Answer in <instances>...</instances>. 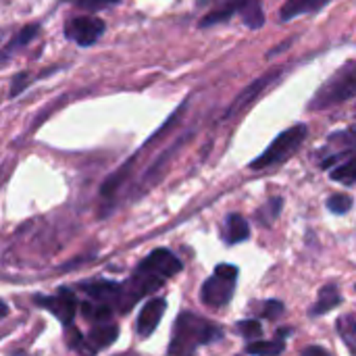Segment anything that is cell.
Instances as JSON below:
<instances>
[{
  "label": "cell",
  "mask_w": 356,
  "mask_h": 356,
  "mask_svg": "<svg viewBox=\"0 0 356 356\" xmlns=\"http://www.w3.org/2000/svg\"><path fill=\"white\" fill-rule=\"evenodd\" d=\"M280 77V71H273V73H267V75H263V77H259L257 81H252L248 88H244L242 92H240V96L234 100V104L227 108V113H225V117H232V115H236V113H240L242 108H246L273 79H277Z\"/></svg>",
  "instance_id": "obj_10"
},
{
  "label": "cell",
  "mask_w": 356,
  "mask_h": 356,
  "mask_svg": "<svg viewBox=\"0 0 356 356\" xmlns=\"http://www.w3.org/2000/svg\"><path fill=\"white\" fill-rule=\"evenodd\" d=\"M300 356H330V353L323 350L321 346H309V348L302 350V355Z\"/></svg>",
  "instance_id": "obj_28"
},
{
  "label": "cell",
  "mask_w": 356,
  "mask_h": 356,
  "mask_svg": "<svg viewBox=\"0 0 356 356\" xmlns=\"http://www.w3.org/2000/svg\"><path fill=\"white\" fill-rule=\"evenodd\" d=\"M113 2H119V0H75L77 6L88 8V10H98V8H104Z\"/></svg>",
  "instance_id": "obj_26"
},
{
  "label": "cell",
  "mask_w": 356,
  "mask_h": 356,
  "mask_svg": "<svg viewBox=\"0 0 356 356\" xmlns=\"http://www.w3.org/2000/svg\"><path fill=\"white\" fill-rule=\"evenodd\" d=\"M83 292L94 300V302H100V305H106V307H119V300H121V286L115 284V282H106V280H96V282H88L81 286Z\"/></svg>",
  "instance_id": "obj_9"
},
{
  "label": "cell",
  "mask_w": 356,
  "mask_h": 356,
  "mask_svg": "<svg viewBox=\"0 0 356 356\" xmlns=\"http://www.w3.org/2000/svg\"><path fill=\"white\" fill-rule=\"evenodd\" d=\"M238 13L242 15V21L250 27V29H259L265 23V15H263V6L261 0H240Z\"/></svg>",
  "instance_id": "obj_14"
},
{
  "label": "cell",
  "mask_w": 356,
  "mask_h": 356,
  "mask_svg": "<svg viewBox=\"0 0 356 356\" xmlns=\"http://www.w3.org/2000/svg\"><path fill=\"white\" fill-rule=\"evenodd\" d=\"M165 309H167L165 298H152L142 307V311L138 315V323H136L140 338H148L150 334H154V330L159 327V323L165 315Z\"/></svg>",
  "instance_id": "obj_8"
},
{
  "label": "cell",
  "mask_w": 356,
  "mask_h": 356,
  "mask_svg": "<svg viewBox=\"0 0 356 356\" xmlns=\"http://www.w3.org/2000/svg\"><path fill=\"white\" fill-rule=\"evenodd\" d=\"M15 356H27V355H15Z\"/></svg>",
  "instance_id": "obj_31"
},
{
  "label": "cell",
  "mask_w": 356,
  "mask_h": 356,
  "mask_svg": "<svg viewBox=\"0 0 356 356\" xmlns=\"http://www.w3.org/2000/svg\"><path fill=\"white\" fill-rule=\"evenodd\" d=\"M238 6H240V0H229L225 6L209 13L204 19H202V27H209V25H215V23H221V21H227L234 13H238Z\"/></svg>",
  "instance_id": "obj_20"
},
{
  "label": "cell",
  "mask_w": 356,
  "mask_h": 356,
  "mask_svg": "<svg viewBox=\"0 0 356 356\" xmlns=\"http://www.w3.org/2000/svg\"><path fill=\"white\" fill-rule=\"evenodd\" d=\"M29 75L27 73H19V75H15V79H13V83H10V98L15 96V94H19L23 88H25V79H27Z\"/></svg>",
  "instance_id": "obj_27"
},
{
  "label": "cell",
  "mask_w": 356,
  "mask_h": 356,
  "mask_svg": "<svg viewBox=\"0 0 356 356\" xmlns=\"http://www.w3.org/2000/svg\"><path fill=\"white\" fill-rule=\"evenodd\" d=\"M307 134H309V127L305 123L286 129L284 134H280L271 142V146L259 159H254L250 163V167L252 169H265V167H271V165H277V163L288 161L302 146V142L307 140Z\"/></svg>",
  "instance_id": "obj_3"
},
{
  "label": "cell",
  "mask_w": 356,
  "mask_h": 356,
  "mask_svg": "<svg viewBox=\"0 0 356 356\" xmlns=\"http://www.w3.org/2000/svg\"><path fill=\"white\" fill-rule=\"evenodd\" d=\"M356 96V63H346L334 73L311 100V108H330Z\"/></svg>",
  "instance_id": "obj_2"
},
{
  "label": "cell",
  "mask_w": 356,
  "mask_h": 356,
  "mask_svg": "<svg viewBox=\"0 0 356 356\" xmlns=\"http://www.w3.org/2000/svg\"><path fill=\"white\" fill-rule=\"evenodd\" d=\"M223 236L227 240V244H240L250 236V225L242 215H229L225 219V229Z\"/></svg>",
  "instance_id": "obj_13"
},
{
  "label": "cell",
  "mask_w": 356,
  "mask_h": 356,
  "mask_svg": "<svg viewBox=\"0 0 356 356\" xmlns=\"http://www.w3.org/2000/svg\"><path fill=\"white\" fill-rule=\"evenodd\" d=\"M140 267H144V269H148V271H152V273H156V275H161V277H173V275H177L179 271H181V263H179V259L171 252V250H165V248H156V250H152L142 263H140Z\"/></svg>",
  "instance_id": "obj_7"
},
{
  "label": "cell",
  "mask_w": 356,
  "mask_h": 356,
  "mask_svg": "<svg viewBox=\"0 0 356 356\" xmlns=\"http://www.w3.org/2000/svg\"><path fill=\"white\" fill-rule=\"evenodd\" d=\"M348 348H350V353H353V355L356 356V340H355V342H353V344H348Z\"/></svg>",
  "instance_id": "obj_29"
},
{
  "label": "cell",
  "mask_w": 356,
  "mask_h": 356,
  "mask_svg": "<svg viewBox=\"0 0 356 356\" xmlns=\"http://www.w3.org/2000/svg\"><path fill=\"white\" fill-rule=\"evenodd\" d=\"M38 29H40V25H27V27H23V31H19V33L13 38V42L6 46V50H13L15 46H23V44H27L29 40H33V38L38 35Z\"/></svg>",
  "instance_id": "obj_24"
},
{
  "label": "cell",
  "mask_w": 356,
  "mask_h": 356,
  "mask_svg": "<svg viewBox=\"0 0 356 356\" xmlns=\"http://www.w3.org/2000/svg\"><path fill=\"white\" fill-rule=\"evenodd\" d=\"M117 336H119V327L117 325H113V323H98V325L92 327V332L88 334V340L86 342L96 353L100 348L111 346L117 340Z\"/></svg>",
  "instance_id": "obj_11"
},
{
  "label": "cell",
  "mask_w": 356,
  "mask_h": 356,
  "mask_svg": "<svg viewBox=\"0 0 356 356\" xmlns=\"http://www.w3.org/2000/svg\"><path fill=\"white\" fill-rule=\"evenodd\" d=\"M338 334L342 336L344 344H353L356 340V315H344L338 319Z\"/></svg>",
  "instance_id": "obj_21"
},
{
  "label": "cell",
  "mask_w": 356,
  "mask_h": 356,
  "mask_svg": "<svg viewBox=\"0 0 356 356\" xmlns=\"http://www.w3.org/2000/svg\"><path fill=\"white\" fill-rule=\"evenodd\" d=\"M236 280H238V267H234V265H219L215 269V273L202 284L200 300L204 302V307L221 309V307L229 305V300L234 298Z\"/></svg>",
  "instance_id": "obj_4"
},
{
  "label": "cell",
  "mask_w": 356,
  "mask_h": 356,
  "mask_svg": "<svg viewBox=\"0 0 356 356\" xmlns=\"http://www.w3.org/2000/svg\"><path fill=\"white\" fill-rule=\"evenodd\" d=\"M113 309L106 307V305H100V302H83L81 305V315L92 321V323H106V319L111 317Z\"/></svg>",
  "instance_id": "obj_17"
},
{
  "label": "cell",
  "mask_w": 356,
  "mask_h": 356,
  "mask_svg": "<svg viewBox=\"0 0 356 356\" xmlns=\"http://www.w3.org/2000/svg\"><path fill=\"white\" fill-rule=\"evenodd\" d=\"M119 356H136V355H119Z\"/></svg>",
  "instance_id": "obj_30"
},
{
  "label": "cell",
  "mask_w": 356,
  "mask_h": 356,
  "mask_svg": "<svg viewBox=\"0 0 356 356\" xmlns=\"http://www.w3.org/2000/svg\"><path fill=\"white\" fill-rule=\"evenodd\" d=\"M332 0H288L282 10H280V17L282 21H290L298 15H307V13H315V10H321L325 4H330Z\"/></svg>",
  "instance_id": "obj_12"
},
{
  "label": "cell",
  "mask_w": 356,
  "mask_h": 356,
  "mask_svg": "<svg viewBox=\"0 0 356 356\" xmlns=\"http://www.w3.org/2000/svg\"><path fill=\"white\" fill-rule=\"evenodd\" d=\"M238 332L246 338V340H257V338H261L263 336V327H261V323L259 321H254V319H246V321H240L238 323Z\"/></svg>",
  "instance_id": "obj_23"
},
{
  "label": "cell",
  "mask_w": 356,
  "mask_h": 356,
  "mask_svg": "<svg viewBox=\"0 0 356 356\" xmlns=\"http://www.w3.org/2000/svg\"><path fill=\"white\" fill-rule=\"evenodd\" d=\"M263 307H265V309H263L261 313H263V317H267V319H277V317L284 313V305H282L280 300H269V302H265Z\"/></svg>",
  "instance_id": "obj_25"
},
{
  "label": "cell",
  "mask_w": 356,
  "mask_h": 356,
  "mask_svg": "<svg viewBox=\"0 0 356 356\" xmlns=\"http://www.w3.org/2000/svg\"><path fill=\"white\" fill-rule=\"evenodd\" d=\"M282 204H284V200L282 198H271L263 209H259V213H257V221L261 223V225H273V221L280 217V213H282Z\"/></svg>",
  "instance_id": "obj_19"
},
{
  "label": "cell",
  "mask_w": 356,
  "mask_h": 356,
  "mask_svg": "<svg viewBox=\"0 0 356 356\" xmlns=\"http://www.w3.org/2000/svg\"><path fill=\"white\" fill-rule=\"evenodd\" d=\"M65 33L79 46H92L104 33V21L98 17H75L65 25Z\"/></svg>",
  "instance_id": "obj_6"
},
{
  "label": "cell",
  "mask_w": 356,
  "mask_h": 356,
  "mask_svg": "<svg viewBox=\"0 0 356 356\" xmlns=\"http://www.w3.org/2000/svg\"><path fill=\"white\" fill-rule=\"evenodd\" d=\"M340 302H342L340 290H338L336 286H325V288L319 292L317 305L311 309V317H315V315H325V313H330L332 309H336Z\"/></svg>",
  "instance_id": "obj_15"
},
{
  "label": "cell",
  "mask_w": 356,
  "mask_h": 356,
  "mask_svg": "<svg viewBox=\"0 0 356 356\" xmlns=\"http://www.w3.org/2000/svg\"><path fill=\"white\" fill-rule=\"evenodd\" d=\"M332 179L338 184H344V186L356 184V154L353 159H348L344 165H340L332 171Z\"/></svg>",
  "instance_id": "obj_18"
},
{
  "label": "cell",
  "mask_w": 356,
  "mask_h": 356,
  "mask_svg": "<svg viewBox=\"0 0 356 356\" xmlns=\"http://www.w3.org/2000/svg\"><path fill=\"white\" fill-rule=\"evenodd\" d=\"M35 302L42 309L50 311L56 319H60L65 327L71 325L75 311H77V298H75L73 290H69V288H60L56 292V296H38Z\"/></svg>",
  "instance_id": "obj_5"
},
{
  "label": "cell",
  "mask_w": 356,
  "mask_h": 356,
  "mask_svg": "<svg viewBox=\"0 0 356 356\" xmlns=\"http://www.w3.org/2000/svg\"><path fill=\"white\" fill-rule=\"evenodd\" d=\"M221 338H223L221 327L213 325L211 321L194 313H181L173 323L169 356H194L200 346Z\"/></svg>",
  "instance_id": "obj_1"
},
{
  "label": "cell",
  "mask_w": 356,
  "mask_h": 356,
  "mask_svg": "<svg viewBox=\"0 0 356 356\" xmlns=\"http://www.w3.org/2000/svg\"><path fill=\"white\" fill-rule=\"evenodd\" d=\"M350 207H353V198L346 196V194H334V196H330V200H327V209H330L332 213H336V215L348 213Z\"/></svg>",
  "instance_id": "obj_22"
},
{
  "label": "cell",
  "mask_w": 356,
  "mask_h": 356,
  "mask_svg": "<svg viewBox=\"0 0 356 356\" xmlns=\"http://www.w3.org/2000/svg\"><path fill=\"white\" fill-rule=\"evenodd\" d=\"M282 336L284 334H280L277 340H271V342H265V340L252 342V344L246 346V353L254 356H280L286 350V342L282 340Z\"/></svg>",
  "instance_id": "obj_16"
}]
</instances>
